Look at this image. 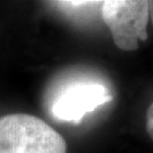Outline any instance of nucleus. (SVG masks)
Instances as JSON below:
<instances>
[{
	"label": "nucleus",
	"instance_id": "obj_2",
	"mask_svg": "<svg viewBox=\"0 0 153 153\" xmlns=\"http://www.w3.org/2000/svg\"><path fill=\"white\" fill-rule=\"evenodd\" d=\"M151 4L148 0H105L101 2L103 22L120 50H137L138 41L148 40Z\"/></svg>",
	"mask_w": 153,
	"mask_h": 153
},
{
	"label": "nucleus",
	"instance_id": "obj_1",
	"mask_svg": "<svg viewBox=\"0 0 153 153\" xmlns=\"http://www.w3.org/2000/svg\"><path fill=\"white\" fill-rule=\"evenodd\" d=\"M65 138L49 124L27 114L0 118V153H66Z\"/></svg>",
	"mask_w": 153,
	"mask_h": 153
},
{
	"label": "nucleus",
	"instance_id": "obj_3",
	"mask_svg": "<svg viewBox=\"0 0 153 153\" xmlns=\"http://www.w3.org/2000/svg\"><path fill=\"white\" fill-rule=\"evenodd\" d=\"M114 99L108 88L97 83H78L66 88L56 98L51 112L56 119L79 124L83 117Z\"/></svg>",
	"mask_w": 153,
	"mask_h": 153
},
{
	"label": "nucleus",
	"instance_id": "obj_4",
	"mask_svg": "<svg viewBox=\"0 0 153 153\" xmlns=\"http://www.w3.org/2000/svg\"><path fill=\"white\" fill-rule=\"evenodd\" d=\"M146 131L150 137H153V105L150 104L146 112Z\"/></svg>",
	"mask_w": 153,
	"mask_h": 153
}]
</instances>
